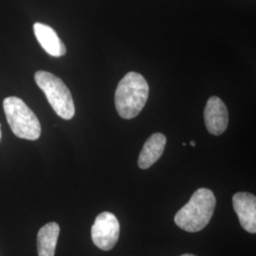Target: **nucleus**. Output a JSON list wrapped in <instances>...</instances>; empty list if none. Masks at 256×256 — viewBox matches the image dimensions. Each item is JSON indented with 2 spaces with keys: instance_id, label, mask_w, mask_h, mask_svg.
I'll return each mask as SVG.
<instances>
[{
  "instance_id": "obj_1",
  "label": "nucleus",
  "mask_w": 256,
  "mask_h": 256,
  "mask_svg": "<svg viewBox=\"0 0 256 256\" xmlns=\"http://www.w3.org/2000/svg\"><path fill=\"white\" fill-rule=\"evenodd\" d=\"M149 86L142 74L128 72L118 84L115 106L122 119L136 118L146 104Z\"/></svg>"
},
{
  "instance_id": "obj_2",
  "label": "nucleus",
  "mask_w": 256,
  "mask_h": 256,
  "mask_svg": "<svg viewBox=\"0 0 256 256\" xmlns=\"http://www.w3.org/2000/svg\"><path fill=\"white\" fill-rule=\"evenodd\" d=\"M216 200L210 189L200 188L194 192L190 200L174 216V223L188 232L204 229L214 214Z\"/></svg>"
},
{
  "instance_id": "obj_3",
  "label": "nucleus",
  "mask_w": 256,
  "mask_h": 256,
  "mask_svg": "<svg viewBox=\"0 0 256 256\" xmlns=\"http://www.w3.org/2000/svg\"><path fill=\"white\" fill-rule=\"evenodd\" d=\"M3 108L10 128L16 137L36 140L41 135L40 122L27 104L18 97H8L3 101Z\"/></svg>"
},
{
  "instance_id": "obj_4",
  "label": "nucleus",
  "mask_w": 256,
  "mask_h": 256,
  "mask_svg": "<svg viewBox=\"0 0 256 256\" xmlns=\"http://www.w3.org/2000/svg\"><path fill=\"white\" fill-rule=\"evenodd\" d=\"M34 80L56 114L64 120L72 119L75 106L72 93L64 82L54 74L43 70L37 72Z\"/></svg>"
},
{
  "instance_id": "obj_5",
  "label": "nucleus",
  "mask_w": 256,
  "mask_h": 256,
  "mask_svg": "<svg viewBox=\"0 0 256 256\" xmlns=\"http://www.w3.org/2000/svg\"><path fill=\"white\" fill-rule=\"evenodd\" d=\"M119 220L110 212H101L92 225V238L95 246L102 250H110L118 242Z\"/></svg>"
},
{
  "instance_id": "obj_6",
  "label": "nucleus",
  "mask_w": 256,
  "mask_h": 256,
  "mask_svg": "<svg viewBox=\"0 0 256 256\" xmlns=\"http://www.w3.org/2000/svg\"><path fill=\"white\" fill-rule=\"evenodd\" d=\"M204 122L212 135H222L228 128L229 112L226 104L218 96H212L204 110Z\"/></svg>"
},
{
  "instance_id": "obj_7",
  "label": "nucleus",
  "mask_w": 256,
  "mask_h": 256,
  "mask_svg": "<svg viewBox=\"0 0 256 256\" xmlns=\"http://www.w3.org/2000/svg\"><path fill=\"white\" fill-rule=\"evenodd\" d=\"M232 206L240 225L250 234L256 232V198L250 192H236L232 196Z\"/></svg>"
},
{
  "instance_id": "obj_8",
  "label": "nucleus",
  "mask_w": 256,
  "mask_h": 256,
  "mask_svg": "<svg viewBox=\"0 0 256 256\" xmlns=\"http://www.w3.org/2000/svg\"><path fill=\"white\" fill-rule=\"evenodd\" d=\"M34 32L39 44L48 54L54 57H61L66 54V46L52 28L42 23H36Z\"/></svg>"
},
{
  "instance_id": "obj_9",
  "label": "nucleus",
  "mask_w": 256,
  "mask_h": 256,
  "mask_svg": "<svg viewBox=\"0 0 256 256\" xmlns=\"http://www.w3.org/2000/svg\"><path fill=\"white\" fill-rule=\"evenodd\" d=\"M166 142V137L162 133H155L150 136L138 156V167L140 169H148L158 162L164 151Z\"/></svg>"
},
{
  "instance_id": "obj_10",
  "label": "nucleus",
  "mask_w": 256,
  "mask_h": 256,
  "mask_svg": "<svg viewBox=\"0 0 256 256\" xmlns=\"http://www.w3.org/2000/svg\"><path fill=\"white\" fill-rule=\"evenodd\" d=\"M60 226L56 222L48 223L37 234L38 256H54Z\"/></svg>"
},
{
  "instance_id": "obj_11",
  "label": "nucleus",
  "mask_w": 256,
  "mask_h": 256,
  "mask_svg": "<svg viewBox=\"0 0 256 256\" xmlns=\"http://www.w3.org/2000/svg\"><path fill=\"white\" fill-rule=\"evenodd\" d=\"M190 144H191V146H196V142H194V140H192V142H190Z\"/></svg>"
},
{
  "instance_id": "obj_12",
  "label": "nucleus",
  "mask_w": 256,
  "mask_h": 256,
  "mask_svg": "<svg viewBox=\"0 0 256 256\" xmlns=\"http://www.w3.org/2000/svg\"><path fill=\"white\" fill-rule=\"evenodd\" d=\"M1 138H2V132H1V124H0V140H1Z\"/></svg>"
},
{
  "instance_id": "obj_13",
  "label": "nucleus",
  "mask_w": 256,
  "mask_h": 256,
  "mask_svg": "<svg viewBox=\"0 0 256 256\" xmlns=\"http://www.w3.org/2000/svg\"><path fill=\"white\" fill-rule=\"evenodd\" d=\"M194 256V254H183V256Z\"/></svg>"
}]
</instances>
